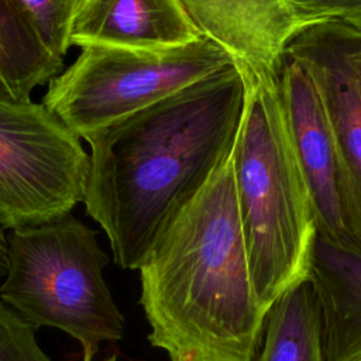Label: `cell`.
I'll list each match as a JSON object with an SVG mask.
<instances>
[{
	"mask_svg": "<svg viewBox=\"0 0 361 361\" xmlns=\"http://www.w3.org/2000/svg\"><path fill=\"white\" fill-rule=\"evenodd\" d=\"M231 62L82 138L90 145L83 204L114 262L138 269L169 221L228 159L247 102Z\"/></svg>",
	"mask_w": 361,
	"mask_h": 361,
	"instance_id": "cell-1",
	"label": "cell"
},
{
	"mask_svg": "<svg viewBox=\"0 0 361 361\" xmlns=\"http://www.w3.org/2000/svg\"><path fill=\"white\" fill-rule=\"evenodd\" d=\"M138 271L148 340L171 361L255 360L267 310L251 281L230 157Z\"/></svg>",
	"mask_w": 361,
	"mask_h": 361,
	"instance_id": "cell-2",
	"label": "cell"
},
{
	"mask_svg": "<svg viewBox=\"0 0 361 361\" xmlns=\"http://www.w3.org/2000/svg\"><path fill=\"white\" fill-rule=\"evenodd\" d=\"M244 72L247 102L230 159L251 281L268 312L309 278L317 231L276 79Z\"/></svg>",
	"mask_w": 361,
	"mask_h": 361,
	"instance_id": "cell-3",
	"label": "cell"
},
{
	"mask_svg": "<svg viewBox=\"0 0 361 361\" xmlns=\"http://www.w3.org/2000/svg\"><path fill=\"white\" fill-rule=\"evenodd\" d=\"M107 254L96 230L71 213L10 230L0 299L34 330L58 329L94 361L103 343L124 336V316L106 283Z\"/></svg>",
	"mask_w": 361,
	"mask_h": 361,
	"instance_id": "cell-4",
	"label": "cell"
},
{
	"mask_svg": "<svg viewBox=\"0 0 361 361\" xmlns=\"http://www.w3.org/2000/svg\"><path fill=\"white\" fill-rule=\"evenodd\" d=\"M233 58L206 37L171 48L83 47L48 82L42 104L78 137L209 76Z\"/></svg>",
	"mask_w": 361,
	"mask_h": 361,
	"instance_id": "cell-5",
	"label": "cell"
},
{
	"mask_svg": "<svg viewBox=\"0 0 361 361\" xmlns=\"http://www.w3.org/2000/svg\"><path fill=\"white\" fill-rule=\"evenodd\" d=\"M89 154L42 103L0 99V227L38 226L83 202Z\"/></svg>",
	"mask_w": 361,
	"mask_h": 361,
	"instance_id": "cell-6",
	"label": "cell"
},
{
	"mask_svg": "<svg viewBox=\"0 0 361 361\" xmlns=\"http://www.w3.org/2000/svg\"><path fill=\"white\" fill-rule=\"evenodd\" d=\"M275 79L290 142L313 209L317 235L355 245L350 231V179L316 79L288 52Z\"/></svg>",
	"mask_w": 361,
	"mask_h": 361,
	"instance_id": "cell-7",
	"label": "cell"
},
{
	"mask_svg": "<svg viewBox=\"0 0 361 361\" xmlns=\"http://www.w3.org/2000/svg\"><path fill=\"white\" fill-rule=\"evenodd\" d=\"M360 39L358 30L317 23L299 31L285 52L310 71L320 89L350 179L351 237L361 248V94L353 65Z\"/></svg>",
	"mask_w": 361,
	"mask_h": 361,
	"instance_id": "cell-8",
	"label": "cell"
},
{
	"mask_svg": "<svg viewBox=\"0 0 361 361\" xmlns=\"http://www.w3.org/2000/svg\"><path fill=\"white\" fill-rule=\"evenodd\" d=\"M199 31L254 78H274L290 39L312 25L283 0H178Z\"/></svg>",
	"mask_w": 361,
	"mask_h": 361,
	"instance_id": "cell-9",
	"label": "cell"
},
{
	"mask_svg": "<svg viewBox=\"0 0 361 361\" xmlns=\"http://www.w3.org/2000/svg\"><path fill=\"white\" fill-rule=\"evenodd\" d=\"M178 0H78L69 44L171 48L199 39Z\"/></svg>",
	"mask_w": 361,
	"mask_h": 361,
	"instance_id": "cell-10",
	"label": "cell"
},
{
	"mask_svg": "<svg viewBox=\"0 0 361 361\" xmlns=\"http://www.w3.org/2000/svg\"><path fill=\"white\" fill-rule=\"evenodd\" d=\"M264 338L254 361H326L320 307L309 279L272 303L265 317Z\"/></svg>",
	"mask_w": 361,
	"mask_h": 361,
	"instance_id": "cell-11",
	"label": "cell"
},
{
	"mask_svg": "<svg viewBox=\"0 0 361 361\" xmlns=\"http://www.w3.org/2000/svg\"><path fill=\"white\" fill-rule=\"evenodd\" d=\"M61 69L62 61L42 47L18 10L0 0V99L30 100Z\"/></svg>",
	"mask_w": 361,
	"mask_h": 361,
	"instance_id": "cell-12",
	"label": "cell"
},
{
	"mask_svg": "<svg viewBox=\"0 0 361 361\" xmlns=\"http://www.w3.org/2000/svg\"><path fill=\"white\" fill-rule=\"evenodd\" d=\"M24 17L42 47L63 61L69 44V30L78 0H8Z\"/></svg>",
	"mask_w": 361,
	"mask_h": 361,
	"instance_id": "cell-13",
	"label": "cell"
},
{
	"mask_svg": "<svg viewBox=\"0 0 361 361\" xmlns=\"http://www.w3.org/2000/svg\"><path fill=\"white\" fill-rule=\"evenodd\" d=\"M0 361H52L39 347L34 329L0 302Z\"/></svg>",
	"mask_w": 361,
	"mask_h": 361,
	"instance_id": "cell-14",
	"label": "cell"
},
{
	"mask_svg": "<svg viewBox=\"0 0 361 361\" xmlns=\"http://www.w3.org/2000/svg\"><path fill=\"white\" fill-rule=\"evenodd\" d=\"M312 24L338 23L361 31V0H283Z\"/></svg>",
	"mask_w": 361,
	"mask_h": 361,
	"instance_id": "cell-15",
	"label": "cell"
},
{
	"mask_svg": "<svg viewBox=\"0 0 361 361\" xmlns=\"http://www.w3.org/2000/svg\"><path fill=\"white\" fill-rule=\"evenodd\" d=\"M7 272V235L0 227V278H4Z\"/></svg>",
	"mask_w": 361,
	"mask_h": 361,
	"instance_id": "cell-16",
	"label": "cell"
},
{
	"mask_svg": "<svg viewBox=\"0 0 361 361\" xmlns=\"http://www.w3.org/2000/svg\"><path fill=\"white\" fill-rule=\"evenodd\" d=\"M353 65H354V72H355V78H357V83H358V89H360V94H361V39L354 51L353 55Z\"/></svg>",
	"mask_w": 361,
	"mask_h": 361,
	"instance_id": "cell-17",
	"label": "cell"
},
{
	"mask_svg": "<svg viewBox=\"0 0 361 361\" xmlns=\"http://www.w3.org/2000/svg\"><path fill=\"white\" fill-rule=\"evenodd\" d=\"M106 361H117V355H116V354H113V355H110Z\"/></svg>",
	"mask_w": 361,
	"mask_h": 361,
	"instance_id": "cell-18",
	"label": "cell"
}]
</instances>
